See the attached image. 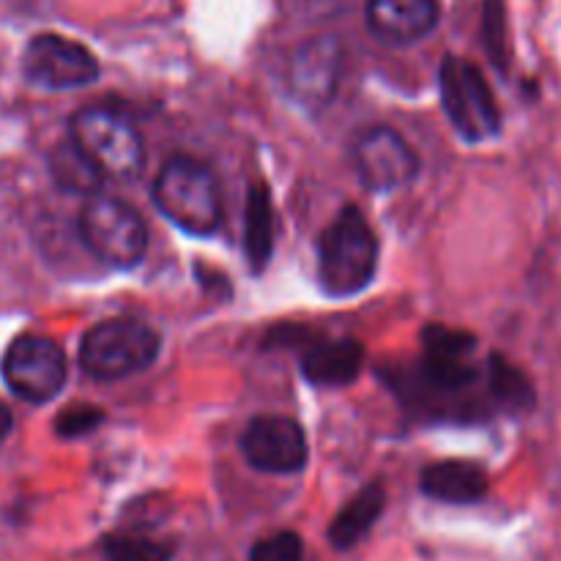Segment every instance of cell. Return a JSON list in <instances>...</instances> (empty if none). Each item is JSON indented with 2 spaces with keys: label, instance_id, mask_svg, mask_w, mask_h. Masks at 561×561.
<instances>
[{
  "label": "cell",
  "instance_id": "cb8c5ba5",
  "mask_svg": "<svg viewBox=\"0 0 561 561\" xmlns=\"http://www.w3.org/2000/svg\"><path fill=\"white\" fill-rule=\"evenodd\" d=\"M11 427H14V420H11V411L5 409L3 403H0V444L5 442V436L11 433Z\"/></svg>",
  "mask_w": 561,
  "mask_h": 561
},
{
  "label": "cell",
  "instance_id": "ba28073f",
  "mask_svg": "<svg viewBox=\"0 0 561 561\" xmlns=\"http://www.w3.org/2000/svg\"><path fill=\"white\" fill-rule=\"evenodd\" d=\"M22 75L47 91H71L99 80V60L88 47L58 33H38L22 53Z\"/></svg>",
  "mask_w": 561,
  "mask_h": 561
},
{
  "label": "cell",
  "instance_id": "277c9868",
  "mask_svg": "<svg viewBox=\"0 0 561 561\" xmlns=\"http://www.w3.org/2000/svg\"><path fill=\"white\" fill-rule=\"evenodd\" d=\"M159 334L137 318L96 323L80 343V365L96 381H118L157 362Z\"/></svg>",
  "mask_w": 561,
  "mask_h": 561
},
{
  "label": "cell",
  "instance_id": "7c38bea8",
  "mask_svg": "<svg viewBox=\"0 0 561 561\" xmlns=\"http://www.w3.org/2000/svg\"><path fill=\"white\" fill-rule=\"evenodd\" d=\"M422 345H425L422 373H425V381L431 389L463 392L466 387H471L480 378V370L471 362L477 348L474 334L433 323L422 334Z\"/></svg>",
  "mask_w": 561,
  "mask_h": 561
},
{
  "label": "cell",
  "instance_id": "6da1fadb",
  "mask_svg": "<svg viewBox=\"0 0 561 561\" xmlns=\"http://www.w3.org/2000/svg\"><path fill=\"white\" fill-rule=\"evenodd\" d=\"M378 268V239L356 206H345L318 241V283L334 299L362 294Z\"/></svg>",
  "mask_w": 561,
  "mask_h": 561
},
{
  "label": "cell",
  "instance_id": "3957f363",
  "mask_svg": "<svg viewBox=\"0 0 561 561\" xmlns=\"http://www.w3.org/2000/svg\"><path fill=\"white\" fill-rule=\"evenodd\" d=\"M71 142L110 181H135L146 164L140 131L124 113L110 107H82L71 118Z\"/></svg>",
  "mask_w": 561,
  "mask_h": 561
},
{
  "label": "cell",
  "instance_id": "4fadbf2b",
  "mask_svg": "<svg viewBox=\"0 0 561 561\" xmlns=\"http://www.w3.org/2000/svg\"><path fill=\"white\" fill-rule=\"evenodd\" d=\"M367 27L383 44L405 47L438 25V0H367Z\"/></svg>",
  "mask_w": 561,
  "mask_h": 561
},
{
  "label": "cell",
  "instance_id": "2e32d148",
  "mask_svg": "<svg viewBox=\"0 0 561 561\" xmlns=\"http://www.w3.org/2000/svg\"><path fill=\"white\" fill-rule=\"evenodd\" d=\"M383 507H387V491H383V485H378V482L365 485L337 515H334L332 526H329V542H332L337 551L354 548L356 542L376 526Z\"/></svg>",
  "mask_w": 561,
  "mask_h": 561
},
{
  "label": "cell",
  "instance_id": "7a4b0ae2",
  "mask_svg": "<svg viewBox=\"0 0 561 561\" xmlns=\"http://www.w3.org/2000/svg\"><path fill=\"white\" fill-rule=\"evenodd\" d=\"M157 208L184 233L214 236L222 225V195L211 168L192 157H173L153 181Z\"/></svg>",
  "mask_w": 561,
  "mask_h": 561
},
{
  "label": "cell",
  "instance_id": "30bf717a",
  "mask_svg": "<svg viewBox=\"0 0 561 561\" xmlns=\"http://www.w3.org/2000/svg\"><path fill=\"white\" fill-rule=\"evenodd\" d=\"M239 444L247 463L263 474H296L307 466V436L290 416H255Z\"/></svg>",
  "mask_w": 561,
  "mask_h": 561
},
{
  "label": "cell",
  "instance_id": "ac0fdd59",
  "mask_svg": "<svg viewBox=\"0 0 561 561\" xmlns=\"http://www.w3.org/2000/svg\"><path fill=\"white\" fill-rule=\"evenodd\" d=\"M49 170H53L55 184L66 192L93 197L102 190L104 175L99 173L91 164V159L71 142V137L69 142H60V146L49 153Z\"/></svg>",
  "mask_w": 561,
  "mask_h": 561
},
{
  "label": "cell",
  "instance_id": "8992f818",
  "mask_svg": "<svg viewBox=\"0 0 561 561\" xmlns=\"http://www.w3.org/2000/svg\"><path fill=\"white\" fill-rule=\"evenodd\" d=\"M80 236L91 255L115 268H135L148 250V230L140 214L107 195L88 197L80 214Z\"/></svg>",
  "mask_w": 561,
  "mask_h": 561
},
{
  "label": "cell",
  "instance_id": "603a6c76",
  "mask_svg": "<svg viewBox=\"0 0 561 561\" xmlns=\"http://www.w3.org/2000/svg\"><path fill=\"white\" fill-rule=\"evenodd\" d=\"M250 561H305V542L296 531H277L255 542Z\"/></svg>",
  "mask_w": 561,
  "mask_h": 561
},
{
  "label": "cell",
  "instance_id": "d6986e66",
  "mask_svg": "<svg viewBox=\"0 0 561 561\" xmlns=\"http://www.w3.org/2000/svg\"><path fill=\"white\" fill-rule=\"evenodd\" d=\"M488 383H491V394L502 409L507 411H526L535 405V387L529 378L510 365L504 356H491V370H488Z\"/></svg>",
  "mask_w": 561,
  "mask_h": 561
},
{
  "label": "cell",
  "instance_id": "9a60e30c",
  "mask_svg": "<svg viewBox=\"0 0 561 561\" xmlns=\"http://www.w3.org/2000/svg\"><path fill=\"white\" fill-rule=\"evenodd\" d=\"M422 493L444 504H477L488 496V474L469 460H442L422 471Z\"/></svg>",
  "mask_w": 561,
  "mask_h": 561
},
{
  "label": "cell",
  "instance_id": "8fae6325",
  "mask_svg": "<svg viewBox=\"0 0 561 561\" xmlns=\"http://www.w3.org/2000/svg\"><path fill=\"white\" fill-rule=\"evenodd\" d=\"M343 75V44L334 36L310 38L296 49L288 69V91L305 110L327 107L334 99Z\"/></svg>",
  "mask_w": 561,
  "mask_h": 561
},
{
  "label": "cell",
  "instance_id": "7402d4cb",
  "mask_svg": "<svg viewBox=\"0 0 561 561\" xmlns=\"http://www.w3.org/2000/svg\"><path fill=\"white\" fill-rule=\"evenodd\" d=\"M504 31H507V27H504V5L499 3V0H488L485 16H482V36H485V47L499 69H507L510 60L507 33Z\"/></svg>",
  "mask_w": 561,
  "mask_h": 561
},
{
  "label": "cell",
  "instance_id": "44dd1931",
  "mask_svg": "<svg viewBox=\"0 0 561 561\" xmlns=\"http://www.w3.org/2000/svg\"><path fill=\"white\" fill-rule=\"evenodd\" d=\"M104 416L107 414H104V409H99V405L71 403L66 405L58 414V420H55V433H58L60 438H82L88 436V433L96 431L104 422Z\"/></svg>",
  "mask_w": 561,
  "mask_h": 561
},
{
  "label": "cell",
  "instance_id": "ffe728a7",
  "mask_svg": "<svg viewBox=\"0 0 561 561\" xmlns=\"http://www.w3.org/2000/svg\"><path fill=\"white\" fill-rule=\"evenodd\" d=\"M102 553L107 561H170L175 548L164 540H153L131 531H115L102 540Z\"/></svg>",
  "mask_w": 561,
  "mask_h": 561
},
{
  "label": "cell",
  "instance_id": "9c48e42d",
  "mask_svg": "<svg viewBox=\"0 0 561 561\" xmlns=\"http://www.w3.org/2000/svg\"><path fill=\"white\" fill-rule=\"evenodd\" d=\"M354 168L367 190L392 192L416 179L420 157L400 131L376 126L354 142Z\"/></svg>",
  "mask_w": 561,
  "mask_h": 561
},
{
  "label": "cell",
  "instance_id": "5bb4252c",
  "mask_svg": "<svg viewBox=\"0 0 561 561\" xmlns=\"http://www.w3.org/2000/svg\"><path fill=\"white\" fill-rule=\"evenodd\" d=\"M365 367V348L356 340H329L316 345L301 359V373L312 387H348Z\"/></svg>",
  "mask_w": 561,
  "mask_h": 561
},
{
  "label": "cell",
  "instance_id": "e0dca14e",
  "mask_svg": "<svg viewBox=\"0 0 561 561\" xmlns=\"http://www.w3.org/2000/svg\"><path fill=\"white\" fill-rule=\"evenodd\" d=\"M247 217H244V252L250 268L261 274L266 268L274 250V206L268 186L255 181L247 195Z\"/></svg>",
  "mask_w": 561,
  "mask_h": 561
},
{
  "label": "cell",
  "instance_id": "52a82bcc",
  "mask_svg": "<svg viewBox=\"0 0 561 561\" xmlns=\"http://www.w3.org/2000/svg\"><path fill=\"white\" fill-rule=\"evenodd\" d=\"M3 381L27 403H47L66 383V356L55 340L22 334L3 356Z\"/></svg>",
  "mask_w": 561,
  "mask_h": 561
},
{
  "label": "cell",
  "instance_id": "5b68a950",
  "mask_svg": "<svg viewBox=\"0 0 561 561\" xmlns=\"http://www.w3.org/2000/svg\"><path fill=\"white\" fill-rule=\"evenodd\" d=\"M438 91L447 118L466 142H485L502 131V113L485 75L471 60L447 55L438 69Z\"/></svg>",
  "mask_w": 561,
  "mask_h": 561
}]
</instances>
